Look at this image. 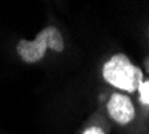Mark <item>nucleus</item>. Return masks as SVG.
Listing matches in <instances>:
<instances>
[{
  "label": "nucleus",
  "mask_w": 149,
  "mask_h": 134,
  "mask_svg": "<svg viewBox=\"0 0 149 134\" xmlns=\"http://www.w3.org/2000/svg\"><path fill=\"white\" fill-rule=\"evenodd\" d=\"M105 81L114 87L132 93L142 83V72L122 54L114 55L104 66Z\"/></svg>",
  "instance_id": "nucleus-1"
},
{
  "label": "nucleus",
  "mask_w": 149,
  "mask_h": 134,
  "mask_svg": "<svg viewBox=\"0 0 149 134\" xmlns=\"http://www.w3.org/2000/svg\"><path fill=\"white\" fill-rule=\"evenodd\" d=\"M63 46L65 44H63L62 35L58 31V28L50 26L43 28L35 38V40H20L16 50L19 56L24 62L35 63L43 58L47 48H52L54 51L61 52L63 50Z\"/></svg>",
  "instance_id": "nucleus-2"
},
{
  "label": "nucleus",
  "mask_w": 149,
  "mask_h": 134,
  "mask_svg": "<svg viewBox=\"0 0 149 134\" xmlns=\"http://www.w3.org/2000/svg\"><path fill=\"white\" fill-rule=\"evenodd\" d=\"M108 111L110 117L118 124H128L134 118V107L128 97L113 94L108 102Z\"/></svg>",
  "instance_id": "nucleus-3"
},
{
  "label": "nucleus",
  "mask_w": 149,
  "mask_h": 134,
  "mask_svg": "<svg viewBox=\"0 0 149 134\" xmlns=\"http://www.w3.org/2000/svg\"><path fill=\"white\" fill-rule=\"evenodd\" d=\"M140 99L144 105H149V82H142L139 86Z\"/></svg>",
  "instance_id": "nucleus-4"
},
{
  "label": "nucleus",
  "mask_w": 149,
  "mask_h": 134,
  "mask_svg": "<svg viewBox=\"0 0 149 134\" xmlns=\"http://www.w3.org/2000/svg\"><path fill=\"white\" fill-rule=\"evenodd\" d=\"M83 134H105V133L101 127L91 126V127H89V129H86V130L83 131Z\"/></svg>",
  "instance_id": "nucleus-5"
}]
</instances>
